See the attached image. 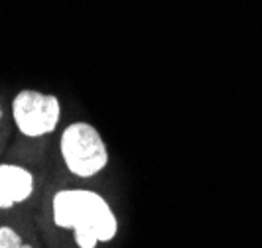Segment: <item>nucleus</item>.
<instances>
[{
    "mask_svg": "<svg viewBox=\"0 0 262 248\" xmlns=\"http://www.w3.org/2000/svg\"><path fill=\"white\" fill-rule=\"evenodd\" d=\"M53 221L75 231L79 248H95L117 235V217L101 195L87 189H67L53 197Z\"/></svg>",
    "mask_w": 262,
    "mask_h": 248,
    "instance_id": "f257e3e1",
    "label": "nucleus"
},
{
    "mask_svg": "<svg viewBox=\"0 0 262 248\" xmlns=\"http://www.w3.org/2000/svg\"><path fill=\"white\" fill-rule=\"evenodd\" d=\"M61 154L69 171L79 177H91L106 166V148L101 134L91 124L75 122L61 136Z\"/></svg>",
    "mask_w": 262,
    "mask_h": 248,
    "instance_id": "f03ea898",
    "label": "nucleus"
},
{
    "mask_svg": "<svg viewBox=\"0 0 262 248\" xmlns=\"http://www.w3.org/2000/svg\"><path fill=\"white\" fill-rule=\"evenodd\" d=\"M16 126L26 136H43L57 126L59 101L53 95H41L38 91H22L12 103Z\"/></svg>",
    "mask_w": 262,
    "mask_h": 248,
    "instance_id": "7ed1b4c3",
    "label": "nucleus"
},
{
    "mask_svg": "<svg viewBox=\"0 0 262 248\" xmlns=\"http://www.w3.org/2000/svg\"><path fill=\"white\" fill-rule=\"evenodd\" d=\"M34 191V177L24 168L2 164L0 166V209H10L22 203Z\"/></svg>",
    "mask_w": 262,
    "mask_h": 248,
    "instance_id": "20e7f679",
    "label": "nucleus"
},
{
    "mask_svg": "<svg viewBox=\"0 0 262 248\" xmlns=\"http://www.w3.org/2000/svg\"><path fill=\"white\" fill-rule=\"evenodd\" d=\"M0 248H32L22 242L18 233H14L10 227H0Z\"/></svg>",
    "mask_w": 262,
    "mask_h": 248,
    "instance_id": "39448f33",
    "label": "nucleus"
},
{
    "mask_svg": "<svg viewBox=\"0 0 262 248\" xmlns=\"http://www.w3.org/2000/svg\"><path fill=\"white\" fill-rule=\"evenodd\" d=\"M0 115H2V112H0Z\"/></svg>",
    "mask_w": 262,
    "mask_h": 248,
    "instance_id": "423d86ee",
    "label": "nucleus"
}]
</instances>
